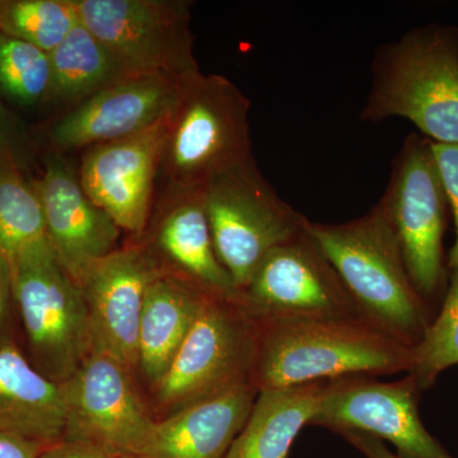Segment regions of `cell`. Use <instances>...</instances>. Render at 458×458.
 Here are the masks:
<instances>
[{"label": "cell", "mask_w": 458, "mask_h": 458, "mask_svg": "<svg viewBox=\"0 0 458 458\" xmlns=\"http://www.w3.org/2000/svg\"><path fill=\"white\" fill-rule=\"evenodd\" d=\"M237 300L252 318L360 315L333 265L307 228L262 259L245 288L238 292Z\"/></svg>", "instance_id": "12"}, {"label": "cell", "mask_w": 458, "mask_h": 458, "mask_svg": "<svg viewBox=\"0 0 458 458\" xmlns=\"http://www.w3.org/2000/svg\"><path fill=\"white\" fill-rule=\"evenodd\" d=\"M377 204L393 229L412 284L433 310L450 279L443 240L451 212L432 141L415 132L405 138Z\"/></svg>", "instance_id": "6"}, {"label": "cell", "mask_w": 458, "mask_h": 458, "mask_svg": "<svg viewBox=\"0 0 458 458\" xmlns=\"http://www.w3.org/2000/svg\"><path fill=\"white\" fill-rule=\"evenodd\" d=\"M50 62L44 51L0 32V96L22 106L50 96Z\"/></svg>", "instance_id": "26"}, {"label": "cell", "mask_w": 458, "mask_h": 458, "mask_svg": "<svg viewBox=\"0 0 458 458\" xmlns=\"http://www.w3.org/2000/svg\"><path fill=\"white\" fill-rule=\"evenodd\" d=\"M164 276L144 246L117 249L87 267L77 284L89 313L92 352L138 369V336L148 288Z\"/></svg>", "instance_id": "13"}, {"label": "cell", "mask_w": 458, "mask_h": 458, "mask_svg": "<svg viewBox=\"0 0 458 458\" xmlns=\"http://www.w3.org/2000/svg\"><path fill=\"white\" fill-rule=\"evenodd\" d=\"M255 319L236 298L209 293L170 369L153 388L157 406L172 412L247 384Z\"/></svg>", "instance_id": "8"}, {"label": "cell", "mask_w": 458, "mask_h": 458, "mask_svg": "<svg viewBox=\"0 0 458 458\" xmlns=\"http://www.w3.org/2000/svg\"><path fill=\"white\" fill-rule=\"evenodd\" d=\"M250 107V99L223 75L201 73L190 81L167 119L159 164L167 190H201L254 158Z\"/></svg>", "instance_id": "4"}, {"label": "cell", "mask_w": 458, "mask_h": 458, "mask_svg": "<svg viewBox=\"0 0 458 458\" xmlns=\"http://www.w3.org/2000/svg\"><path fill=\"white\" fill-rule=\"evenodd\" d=\"M370 72L372 86L360 120L401 117L433 143H458L457 26L410 30L377 49Z\"/></svg>", "instance_id": "3"}, {"label": "cell", "mask_w": 458, "mask_h": 458, "mask_svg": "<svg viewBox=\"0 0 458 458\" xmlns=\"http://www.w3.org/2000/svg\"><path fill=\"white\" fill-rule=\"evenodd\" d=\"M420 386L411 375L382 382L376 377L327 381L310 426L331 432H360L390 442L399 458H454L428 432L419 412Z\"/></svg>", "instance_id": "11"}, {"label": "cell", "mask_w": 458, "mask_h": 458, "mask_svg": "<svg viewBox=\"0 0 458 458\" xmlns=\"http://www.w3.org/2000/svg\"><path fill=\"white\" fill-rule=\"evenodd\" d=\"M45 238L47 225L38 190L23 176L17 157H11L0 165V254L11 261Z\"/></svg>", "instance_id": "23"}, {"label": "cell", "mask_w": 458, "mask_h": 458, "mask_svg": "<svg viewBox=\"0 0 458 458\" xmlns=\"http://www.w3.org/2000/svg\"><path fill=\"white\" fill-rule=\"evenodd\" d=\"M49 445L20 434L0 432V458H40Z\"/></svg>", "instance_id": "30"}, {"label": "cell", "mask_w": 458, "mask_h": 458, "mask_svg": "<svg viewBox=\"0 0 458 458\" xmlns=\"http://www.w3.org/2000/svg\"><path fill=\"white\" fill-rule=\"evenodd\" d=\"M167 119L140 134L84 150L81 185L122 231L141 234L150 221Z\"/></svg>", "instance_id": "15"}, {"label": "cell", "mask_w": 458, "mask_h": 458, "mask_svg": "<svg viewBox=\"0 0 458 458\" xmlns=\"http://www.w3.org/2000/svg\"><path fill=\"white\" fill-rule=\"evenodd\" d=\"M432 149L456 231V238L447 259L448 269L451 270L458 267V143L438 144L432 141Z\"/></svg>", "instance_id": "27"}, {"label": "cell", "mask_w": 458, "mask_h": 458, "mask_svg": "<svg viewBox=\"0 0 458 458\" xmlns=\"http://www.w3.org/2000/svg\"><path fill=\"white\" fill-rule=\"evenodd\" d=\"M80 22L74 0H0V32L50 54Z\"/></svg>", "instance_id": "24"}, {"label": "cell", "mask_w": 458, "mask_h": 458, "mask_svg": "<svg viewBox=\"0 0 458 458\" xmlns=\"http://www.w3.org/2000/svg\"><path fill=\"white\" fill-rule=\"evenodd\" d=\"M11 157H16L13 148V126L8 111L0 101V165Z\"/></svg>", "instance_id": "32"}, {"label": "cell", "mask_w": 458, "mask_h": 458, "mask_svg": "<svg viewBox=\"0 0 458 458\" xmlns=\"http://www.w3.org/2000/svg\"><path fill=\"white\" fill-rule=\"evenodd\" d=\"M352 447L357 448L366 458H399L384 441L369 434L360 432H345L340 434Z\"/></svg>", "instance_id": "31"}, {"label": "cell", "mask_w": 458, "mask_h": 458, "mask_svg": "<svg viewBox=\"0 0 458 458\" xmlns=\"http://www.w3.org/2000/svg\"><path fill=\"white\" fill-rule=\"evenodd\" d=\"M458 364V267L450 270L447 291L439 312L434 315L426 335L414 348V364L409 375L421 390L436 384L445 369Z\"/></svg>", "instance_id": "25"}, {"label": "cell", "mask_w": 458, "mask_h": 458, "mask_svg": "<svg viewBox=\"0 0 458 458\" xmlns=\"http://www.w3.org/2000/svg\"><path fill=\"white\" fill-rule=\"evenodd\" d=\"M64 438L89 443L120 457H143L156 426L131 379V370L101 352H90L62 384Z\"/></svg>", "instance_id": "10"}, {"label": "cell", "mask_w": 458, "mask_h": 458, "mask_svg": "<svg viewBox=\"0 0 458 458\" xmlns=\"http://www.w3.org/2000/svg\"><path fill=\"white\" fill-rule=\"evenodd\" d=\"M208 294L165 274L148 288L138 336V369L152 386L170 369Z\"/></svg>", "instance_id": "20"}, {"label": "cell", "mask_w": 458, "mask_h": 458, "mask_svg": "<svg viewBox=\"0 0 458 458\" xmlns=\"http://www.w3.org/2000/svg\"><path fill=\"white\" fill-rule=\"evenodd\" d=\"M251 382L156 420L146 458H225L258 396Z\"/></svg>", "instance_id": "18"}, {"label": "cell", "mask_w": 458, "mask_h": 458, "mask_svg": "<svg viewBox=\"0 0 458 458\" xmlns=\"http://www.w3.org/2000/svg\"><path fill=\"white\" fill-rule=\"evenodd\" d=\"M35 186L50 245L77 282L93 262L116 251L122 229L90 200L80 176L57 150L45 157L44 172Z\"/></svg>", "instance_id": "16"}, {"label": "cell", "mask_w": 458, "mask_h": 458, "mask_svg": "<svg viewBox=\"0 0 458 458\" xmlns=\"http://www.w3.org/2000/svg\"><path fill=\"white\" fill-rule=\"evenodd\" d=\"M47 55L51 77L49 98L72 107L131 75L113 51L81 21Z\"/></svg>", "instance_id": "22"}, {"label": "cell", "mask_w": 458, "mask_h": 458, "mask_svg": "<svg viewBox=\"0 0 458 458\" xmlns=\"http://www.w3.org/2000/svg\"><path fill=\"white\" fill-rule=\"evenodd\" d=\"M189 82L162 74L128 75L63 114L51 128V143L62 153L146 131L170 116Z\"/></svg>", "instance_id": "14"}, {"label": "cell", "mask_w": 458, "mask_h": 458, "mask_svg": "<svg viewBox=\"0 0 458 458\" xmlns=\"http://www.w3.org/2000/svg\"><path fill=\"white\" fill-rule=\"evenodd\" d=\"M9 262L27 358L51 381L64 384L92 352L82 292L60 264L49 238Z\"/></svg>", "instance_id": "5"}, {"label": "cell", "mask_w": 458, "mask_h": 458, "mask_svg": "<svg viewBox=\"0 0 458 458\" xmlns=\"http://www.w3.org/2000/svg\"><path fill=\"white\" fill-rule=\"evenodd\" d=\"M201 195L214 250L237 292L271 250L302 233L309 221L279 197L255 157L214 177Z\"/></svg>", "instance_id": "7"}, {"label": "cell", "mask_w": 458, "mask_h": 458, "mask_svg": "<svg viewBox=\"0 0 458 458\" xmlns=\"http://www.w3.org/2000/svg\"><path fill=\"white\" fill-rule=\"evenodd\" d=\"M64 429L62 385L38 372L17 344L0 348V432L53 445Z\"/></svg>", "instance_id": "19"}, {"label": "cell", "mask_w": 458, "mask_h": 458, "mask_svg": "<svg viewBox=\"0 0 458 458\" xmlns=\"http://www.w3.org/2000/svg\"><path fill=\"white\" fill-rule=\"evenodd\" d=\"M327 385L322 381L259 391L225 458H288L298 434L318 411Z\"/></svg>", "instance_id": "21"}, {"label": "cell", "mask_w": 458, "mask_h": 458, "mask_svg": "<svg viewBox=\"0 0 458 458\" xmlns=\"http://www.w3.org/2000/svg\"><path fill=\"white\" fill-rule=\"evenodd\" d=\"M254 319L250 381L258 391L345 377L409 373L414 364V348L360 315Z\"/></svg>", "instance_id": "1"}, {"label": "cell", "mask_w": 458, "mask_h": 458, "mask_svg": "<svg viewBox=\"0 0 458 458\" xmlns=\"http://www.w3.org/2000/svg\"><path fill=\"white\" fill-rule=\"evenodd\" d=\"M123 458H146V457H123Z\"/></svg>", "instance_id": "33"}, {"label": "cell", "mask_w": 458, "mask_h": 458, "mask_svg": "<svg viewBox=\"0 0 458 458\" xmlns=\"http://www.w3.org/2000/svg\"><path fill=\"white\" fill-rule=\"evenodd\" d=\"M81 22L131 74L189 82L201 74L194 53L191 2L74 0Z\"/></svg>", "instance_id": "9"}, {"label": "cell", "mask_w": 458, "mask_h": 458, "mask_svg": "<svg viewBox=\"0 0 458 458\" xmlns=\"http://www.w3.org/2000/svg\"><path fill=\"white\" fill-rule=\"evenodd\" d=\"M144 247L165 276L185 280L208 293L237 297L233 279L214 250L201 190H167L150 246Z\"/></svg>", "instance_id": "17"}, {"label": "cell", "mask_w": 458, "mask_h": 458, "mask_svg": "<svg viewBox=\"0 0 458 458\" xmlns=\"http://www.w3.org/2000/svg\"><path fill=\"white\" fill-rule=\"evenodd\" d=\"M13 279L11 262L0 254V348L16 344L12 334V312H13Z\"/></svg>", "instance_id": "28"}, {"label": "cell", "mask_w": 458, "mask_h": 458, "mask_svg": "<svg viewBox=\"0 0 458 458\" xmlns=\"http://www.w3.org/2000/svg\"><path fill=\"white\" fill-rule=\"evenodd\" d=\"M40 458H123L117 456L113 452L104 450L98 445H89V443L62 441L53 443L44 452Z\"/></svg>", "instance_id": "29"}, {"label": "cell", "mask_w": 458, "mask_h": 458, "mask_svg": "<svg viewBox=\"0 0 458 458\" xmlns=\"http://www.w3.org/2000/svg\"><path fill=\"white\" fill-rule=\"evenodd\" d=\"M306 228L333 265L361 318L415 348L426 335L434 312L412 284L379 205L340 225L309 219Z\"/></svg>", "instance_id": "2"}]
</instances>
